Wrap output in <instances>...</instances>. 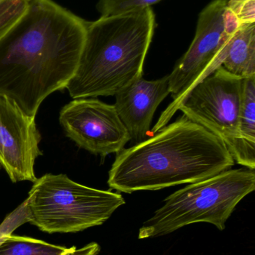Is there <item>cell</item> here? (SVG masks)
Listing matches in <instances>:
<instances>
[{
  "mask_svg": "<svg viewBox=\"0 0 255 255\" xmlns=\"http://www.w3.org/2000/svg\"><path fill=\"white\" fill-rule=\"evenodd\" d=\"M100 253L97 243H90L81 248H67L13 234L0 247V255H98Z\"/></svg>",
  "mask_w": 255,
  "mask_h": 255,
  "instance_id": "obj_13",
  "label": "cell"
},
{
  "mask_svg": "<svg viewBox=\"0 0 255 255\" xmlns=\"http://www.w3.org/2000/svg\"><path fill=\"white\" fill-rule=\"evenodd\" d=\"M255 190V169L246 167L191 183L165 199L164 205L142 224L138 238H160L199 223L225 230L238 204Z\"/></svg>",
  "mask_w": 255,
  "mask_h": 255,
  "instance_id": "obj_4",
  "label": "cell"
},
{
  "mask_svg": "<svg viewBox=\"0 0 255 255\" xmlns=\"http://www.w3.org/2000/svg\"><path fill=\"white\" fill-rule=\"evenodd\" d=\"M24 202L28 223L54 234L101 226L125 200L120 193L82 185L63 174H46L36 179Z\"/></svg>",
  "mask_w": 255,
  "mask_h": 255,
  "instance_id": "obj_5",
  "label": "cell"
},
{
  "mask_svg": "<svg viewBox=\"0 0 255 255\" xmlns=\"http://www.w3.org/2000/svg\"><path fill=\"white\" fill-rule=\"evenodd\" d=\"M169 94L166 76L153 81L140 78L115 95L114 106L132 142L146 139L154 114Z\"/></svg>",
  "mask_w": 255,
  "mask_h": 255,
  "instance_id": "obj_10",
  "label": "cell"
},
{
  "mask_svg": "<svg viewBox=\"0 0 255 255\" xmlns=\"http://www.w3.org/2000/svg\"><path fill=\"white\" fill-rule=\"evenodd\" d=\"M228 0H213L199 15L196 35L187 52L169 75L173 102L163 112L152 133L167 125L187 93L220 68L226 58L232 36L225 31L223 13Z\"/></svg>",
  "mask_w": 255,
  "mask_h": 255,
  "instance_id": "obj_6",
  "label": "cell"
},
{
  "mask_svg": "<svg viewBox=\"0 0 255 255\" xmlns=\"http://www.w3.org/2000/svg\"><path fill=\"white\" fill-rule=\"evenodd\" d=\"M243 81L221 66L195 85L178 107L190 121L220 138L230 153L238 138Z\"/></svg>",
  "mask_w": 255,
  "mask_h": 255,
  "instance_id": "obj_7",
  "label": "cell"
},
{
  "mask_svg": "<svg viewBox=\"0 0 255 255\" xmlns=\"http://www.w3.org/2000/svg\"><path fill=\"white\" fill-rule=\"evenodd\" d=\"M231 154L238 164L255 169V77L243 81L238 138Z\"/></svg>",
  "mask_w": 255,
  "mask_h": 255,
  "instance_id": "obj_11",
  "label": "cell"
},
{
  "mask_svg": "<svg viewBox=\"0 0 255 255\" xmlns=\"http://www.w3.org/2000/svg\"><path fill=\"white\" fill-rule=\"evenodd\" d=\"M161 0H99L97 8L101 16H114L150 7Z\"/></svg>",
  "mask_w": 255,
  "mask_h": 255,
  "instance_id": "obj_14",
  "label": "cell"
},
{
  "mask_svg": "<svg viewBox=\"0 0 255 255\" xmlns=\"http://www.w3.org/2000/svg\"><path fill=\"white\" fill-rule=\"evenodd\" d=\"M154 27L151 7L86 22L79 64L66 86L70 97L115 96L142 78Z\"/></svg>",
  "mask_w": 255,
  "mask_h": 255,
  "instance_id": "obj_3",
  "label": "cell"
},
{
  "mask_svg": "<svg viewBox=\"0 0 255 255\" xmlns=\"http://www.w3.org/2000/svg\"><path fill=\"white\" fill-rule=\"evenodd\" d=\"M222 67L243 79L255 77V22L242 24L231 37Z\"/></svg>",
  "mask_w": 255,
  "mask_h": 255,
  "instance_id": "obj_12",
  "label": "cell"
},
{
  "mask_svg": "<svg viewBox=\"0 0 255 255\" xmlns=\"http://www.w3.org/2000/svg\"><path fill=\"white\" fill-rule=\"evenodd\" d=\"M85 34L86 21L52 0H30L0 37V94L35 118L43 100L76 73Z\"/></svg>",
  "mask_w": 255,
  "mask_h": 255,
  "instance_id": "obj_1",
  "label": "cell"
},
{
  "mask_svg": "<svg viewBox=\"0 0 255 255\" xmlns=\"http://www.w3.org/2000/svg\"><path fill=\"white\" fill-rule=\"evenodd\" d=\"M235 163L220 138L184 115L149 139L117 153L108 185L127 194L154 191L206 179Z\"/></svg>",
  "mask_w": 255,
  "mask_h": 255,
  "instance_id": "obj_2",
  "label": "cell"
},
{
  "mask_svg": "<svg viewBox=\"0 0 255 255\" xmlns=\"http://www.w3.org/2000/svg\"><path fill=\"white\" fill-rule=\"evenodd\" d=\"M59 121L77 145L103 157L117 154L130 141L115 106L96 98L70 102L61 109Z\"/></svg>",
  "mask_w": 255,
  "mask_h": 255,
  "instance_id": "obj_8",
  "label": "cell"
},
{
  "mask_svg": "<svg viewBox=\"0 0 255 255\" xmlns=\"http://www.w3.org/2000/svg\"><path fill=\"white\" fill-rule=\"evenodd\" d=\"M227 7L237 15L241 24L255 22V0H229Z\"/></svg>",
  "mask_w": 255,
  "mask_h": 255,
  "instance_id": "obj_17",
  "label": "cell"
},
{
  "mask_svg": "<svg viewBox=\"0 0 255 255\" xmlns=\"http://www.w3.org/2000/svg\"><path fill=\"white\" fill-rule=\"evenodd\" d=\"M223 21H224L225 31L231 36L235 34L242 25L237 15L227 6L223 13Z\"/></svg>",
  "mask_w": 255,
  "mask_h": 255,
  "instance_id": "obj_18",
  "label": "cell"
},
{
  "mask_svg": "<svg viewBox=\"0 0 255 255\" xmlns=\"http://www.w3.org/2000/svg\"><path fill=\"white\" fill-rule=\"evenodd\" d=\"M30 0H0V37L25 13Z\"/></svg>",
  "mask_w": 255,
  "mask_h": 255,
  "instance_id": "obj_15",
  "label": "cell"
},
{
  "mask_svg": "<svg viewBox=\"0 0 255 255\" xmlns=\"http://www.w3.org/2000/svg\"><path fill=\"white\" fill-rule=\"evenodd\" d=\"M28 223L25 202L10 213L0 225V247L13 232L24 223Z\"/></svg>",
  "mask_w": 255,
  "mask_h": 255,
  "instance_id": "obj_16",
  "label": "cell"
},
{
  "mask_svg": "<svg viewBox=\"0 0 255 255\" xmlns=\"http://www.w3.org/2000/svg\"><path fill=\"white\" fill-rule=\"evenodd\" d=\"M40 139L34 118L0 94V169L5 171L12 182L34 183L37 179L34 166L36 158L42 155Z\"/></svg>",
  "mask_w": 255,
  "mask_h": 255,
  "instance_id": "obj_9",
  "label": "cell"
}]
</instances>
